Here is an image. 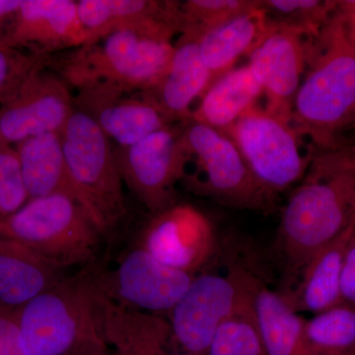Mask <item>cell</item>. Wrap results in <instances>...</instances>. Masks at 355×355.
Instances as JSON below:
<instances>
[{
    "label": "cell",
    "instance_id": "cell-31",
    "mask_svg": "<svg viewBox=\"0 0 355 355\" xmlns=\"http://www.w3.org/2000/svg\"><path fill=\"white\" fill-rule=\"evenodd\" d=\"M0 355H29L12 315L0 314Z\"/></svg>",
    "mask_w": 355,
    "mask_h": 355
},
{
    "label": "cell",
    "instance_id": "cell-29",
    "mask_svg": "<svg viewBox=\"0 0 355 355\" xmlns=\"http://www.w3.org/2000/svg\"><path fill=\"white\" fill-rule=\"evenodd\" d=\"M258 4L259 0H187L180 6L181 33L184 29L202 32Z\"/></svg>",
    "mask_w": 355,
    "mask_h": 355
},
{
    "label": "cell",
    "instance_id": "cell-1",
    "mask_svg": "<svg viewBox=\"0 0 355 355\" xmlns=\"http://www.w3.org/2000/svg\"><path fill=\"white\" fill-rule=\"evenodd\" d=\"M291 125L313 149L350 146L355 132V0H338L311 44Z\"/></svg>",
    "mask_w": 355,
    "mask_h": 355
},
{
    "label": "cell",
    "instance_id": "cell-33",
    "mask_svg": "<svg viewBox=\"0 0 355 355\" xmlns=\"http://www.w3.org/2000/svg\"><path fill=\"white\" fill-rule=\"evenodd\" d=\"M22 0H0V27L9 18H12L14 14L19 8ZM2 35L0 34V41Z\"/></svg>",
    "mask_w": 355,
    "mask_h": 355
},
{
    "label": "cell",
    "instance_id": "cell-24",
    "mask_svg": "<svg viewBox=\"0 0 355 355\" xmlns=\"http://www.w3.org/2000/svg\"><path fill=\"white\" fill-rule=\"evenodd\" d=\"M181 2L160 0H79V19L87 44L99 41L109 33L146 19L173 21L182 30Z\"/></svg>",
    "mask_w": 355,
    "mask_h": 355
},
{
    "label": "cell",
    "instance_id": "cell-6",
    "mask_svg": "<svg viewBox=\"0 0 355 355\" xmlns=\"http://www.w3.org/2000/svg\"><path fill=\"white\" fill-rule=\"evenodd\" d=\"M0 236L20 243L60 270L92 263L103 236L73 198H31L15 214L0 217Z\"/></svg>",
    "mask_w": 355,
    "mask_h": 355
},
{
    "label": "cell",
    "instance_id": "cell-17",
    "mask_svg": "<svg viewBox=\"0 0 355 355\" xmlns=\"http://www.w3.org/2000/svg\"><path fill=\"white\" fill-rule=\"evenodd\" d=\"M198 35L195 29H184L180 34L164 78L147 91L176 123L191 120V106L214 80L200 55Z\"/></svg>",
    "mask_w": 355,
    "mask_h": 355
},
{
    "label": "cell",
    "instance_id": "cell-30",
    "mask_svg": "<svg viewBox=\"0 0 355 355\" xmlns=\"http://www.w3.org/2000/svg\"><path fill=\"white\" fill-rule=\"evenodd\" d=\"M30 200L15 148L0 146V217L15 214Z\"/></svg>",
    "mask_w": 355,
    "mask_h": 355
},
{
    "label": "cell",
    "instance_id": "cell-7",
    "mask_svg": "<svg viewBox=\"0 0 355 355\" xmlns=\"http://www.w3.org/2000/svg\"><path fill=\"white\" fill-rule=\"evenodd\" d=\"M256 279L241 266H231L225 275H196L168 313L178 349L189 355H209L219 329L249 309Z\"/></svg>",
    "mask_w": 355,
    "mask_h": 355
},
{
    "label": "cell",
    "instance_id": "cell-35",
    "mask_svg": "<svg viewBox=\"0 0 355 355\" xmlns=\"http://www.w3.org/2000/svg\"><path fill=\"white\" fill-rule=\"evenodd\" d=\"M2 144V142H1V140H0V146H1Z\"/></svg>",
    "mask_w": 355,
    "mask_h": 355
},
{
    "label": "cell",
    "instance_id": "cell-4",
    "mask_svg": "<svg viewBox=\"0 0 355 355\" xmlns=\"http://www.w3.org/2000/svg\"><path fill=\"white\" fill-rule=\"evenodd\" d=\"M103 287L94 273L62 277L12 315L29 355H108Z\"/></svg>",
    "mask_w": 355,
    "mask_h": 355
},
{
    "label": "cell",
    "instance_id": "cell-32",
    "mask_svg": "<svg viewBox=\"0 0 355 355\" xmlns=\"http://www.w3.org/2000/svg\"><path fill=\"white\" fill-rule=\"evenodd\" d=\"M342 297L343 302L355 308V225L345 251L342 275Z\"/></svg>",
    "mask_w": 355,
    "mask_h": 355
},
{
    "label": "cell",
    "instance_id": "cell-22",
    "mask_svg": "<svg viewBox=\"0 0 355 355\" xmlns=\"http://www.w3.org/2000/svg\"><path fill=\"white\" fill-rule=\"evenodd\" d=\"M15 149L30 200L65 195L76 200L65 160L62 132L35 135L16 144Z\"/></svg>",
    "mask_w": 355,
    "mask_h": 355
},
{
    "label": "cell",
    "instance_id": "cell-2",
    "mask_svg": "<svg viewBox=\"0 0 355 355\" xmlns=\"http://www.w3.org/2000/svg\"><path fill=\"white\" fill-rule=\"evenodd\" d=\"M355 223V146L314 149L282 210L277 251L287 277Z\"/></svg>",
    "mask_w": 355,
    "mask_h": 355
},
{
    "label": "cell",
    "instance_id": "cell-5",
    "mask_svg": "<svg viewBox=\"0 0 355 355\" xmlns=\"http://www.w3.org/2000/svg\"><path fill=\"white\" fill-rule=\"evenodd\" d=\"M62 135L76 202L108 237L127 214L116 149L94 120L77 108Z\"/></svg>",
    "mask_w": 355,
    "mask_h": 355
},
{
    "label": "cell",
    "instance_id": "cell-15",
    "mask_svg": "<svg viewBox=\"0 0 355 355\" xmlns=\"http://www.w3.org/2000/svg\"><path fill=\"white\" fill-rule=\"evenodd\" d=\"M195 277L164 265L139 247L121 259L110 279L100 277V282L107 295L121 305L159 315L172 310Z\"/></svg>",
    "mask_w": 355,
    "mask_h": 355
},
{
    "label": "cell",
    "instance_id": "cell-12",
    "mask_svg": "<svg viewBox=\"0 0 355 355\" xmlns=\"http://www.w3.org/2000/svg\"><path fill=\"white\" fill-rule=\"evenodd\" d=\"M70 86L49 67L40 70L0 105V140L11 146L35 135L62 132L73 113Z\"/></svg>",
    "mask_w": 355,
    "mask_h": 355
},
{
    "label": "cell",
    "instance_id": "cell-21",
    "mask_svg": "<svg viewBox=\"0 0 355 355\" xmlns=\"http://www.w3.org/2000/svg\"><path fill=\"white\" fill-rule=\"evenodd\" d=\"M261 96L263 89L249 65L234 67L212 80L193 110L191 120L225 132L257 106Z\"/></svg>",
    "mask_w": 355,
    "mask_h": 355
},
{
    "label": "cell",
    "instance_id": "cell-18",
    "mask_svg": "<svg viewBox=\"0 0 355 355\" xmlns=\"http://www.w3.org/2000/svg\"><path fill=\"white\" fill-rule=\"evenodd\" d=\"M355 223L310 259L280 292L298 313L319 314L343 303L342 275L345 251Z\"/></svg>",
    "mask_w": 355,
    "mask_h": 355
},
{
    "label": "cell",
    "instance_id": "cell-34",
    "mask_svg": "<svg viewBox=\"0 0 355 355\" xmlns=\"http://www.w3.org/2000/svg\"><path fill=\"white\" fill-rule=\"evenodd\" d=\"M173 345H171V347H167V349H166L165 350H163V352H161L160 355H189L184 354V352L178 349V347H176V349H174V347H173Z\"/></svg>",
    "mask_w": 355,
    "mask_h": 355
},
{
    "label": "cell",
    "instance_id": "cell-14",
    "mask_svg": "<svg viewBox=\"0 0 355 355\" xmlns=\"http://www.w3.org/2000/svg\"><path fill=\"white\" fill-rule=\"evenodd\" d=\"M216 247L211 221L189 203L177 202L153 216L141 239V248L156 260L191 275L212 258Z\"/></svg>",
    "mask_w": 355,
    "mask_h": 355
},
{
    "label": "cell",
    "instance_id": "cell-16",
    "mask_svg": "<svg viewBox=\"0 0 355 355\" xmlns=\"http://www.w3.org/2000/svg\"><path fill=\"white\" fill-rule=\"evenodd\" d=\"M2 43L43 57L87 44L73 0H22Z\"/></svg>",
    "mask_w": 355,
    "mask_h": 355
},
{
    "label": "cell",
    "instance_id": "cell-27",
    "mask_svg": "<svg viewBox=\"0 0 355 355\" xmlns=\"http://www.w3.org/2000/svg\"><path fill=\"white\" fill-rule=\"evenodd\" d=\"M209 355H266L252 320L251 306L219 329Z\"/></svg>",
    "mask_w": 355,
    "mask_h": 355
},
{
    "label": "cell",
    "instance_id": "cell-8",
    "mask_svg": "<svg viewBox=\"0 0 355 355\" xmlns=\"http://www.w3.org/2000/svg\"><path fill=\"white\" fill-rule=\"evenodd\" d=\"M188 162L196 166L188 178L198 193L225 207L270 214L275 198L257 184L232 139L197 121H183Z\"/></svg>",
    "mask_w": 355,
    "mask_h": 355
},
{
    "label": "cell",
    "instance_id": "cell-23",
    "mask_svg": "<svg viewBox=\"0 0 355 355\" xmlns=\"http://www.w3.org/2000/svg\"><path fill=\"white\" fill-rule=\"evenodd\" d=\"M251 316L266 355H298L306 319L279 291L257 277Z\"/></svg>",
    "mask_w": 355,
    "mask_h": 355
},
{
    "label": "cell",
    "instance_id": "cell-11",
    "mask_svg": "<svg viewBox=\"0 0 355 355\" xmlns=\"http://www.w3.org/2000/svg\"><path fill=\"white\" fill-rule=\"evenodd\" d=\"M314 38L270 20L265 37L248 57L263 89L266 111L289 125Z\"/></svg>",
    "mask_w": 355,
    "mask_h": 355
},
{
    "label": "cell",
    "instance_id": "cell-13",
    "mask_svg": "<svg viewBox=\"0 0 355 355\" xmlns=\"http://www.w3.org/2000/svg\"><path fill=\"white\" fill-rule=\"evenodd\" d=\"M74 106L91 116L119 147L132 146L161 128L177 123L147 91L91 86L78 90Z\"/></svg>",
    "mask_w": 355,
    "mask_h": 355
},
{
    "label": "cell",
    "instance_id": "cell-28",
    "mask_svg": "<svg viewBox=\"0 0 355 355\" xmlns=\"http://www.w3.org/2000/svg\"><path fill=\"white\" fill-rule=\"evenodd\" d=\"M49 67V57L11 48L0 41V105L10 100L30 77Z\"/></svg>",
    "mask_w": 355,
    "mask_h": 355
},
{
    "label": "cell",
    "instance_id": "cell-9",
    "mask_svg": "<svg viewBox=\"0 0 355 355\" xmlns=\"http://www.w3.org/2000/svg\"><path fill=\"white\" fill-rule=\"evenodd\" d=\"M225 133L257 184L275 198L300 182L314 150L291 125L258 106L243 114Z\"/></svg>",
    "mask_w": 355,
    "mask_h": 355
},
{
    "label": "cell",
    "instance_id": "cell-26",
    "mask_svg": "<svg viewBox=\"0 0 355 355\" xmlns=\"http://www.w3.org/2000/svg\"><path fill=\"white\" fill-rule=\"evenodd\" d=\"M338 0H261L270 20L316 37L335 10Z\"/></svg>",
    "mask_w": 355,
    "mask_h": 355
},
{
    "label": "cell",
    "instance_id": "cell-3",
    "mask_svg": "<svg viewBox=\"0 0 355 355\" xmlns=\"http://www.w3.org/2000/svg\"><path fill=\"white\" fill-rule=\"evenodd\" d=\"M177 23L146 19L118 28L99 41L49 58V69L77 90L109 85L125 91L153 90L174 53Z\"/></svg>",
    "mask_w": 355,
    "mask_h": 355
},
{
    "label": "cell",
    "instance_id": "cell-25",
    "mask_svg": "<svg viewBox=\"0 0 355 355\" xmlns=\"http://www.w3.org/2000/svg\"><path fill=\"white\" fill-rule=\"evenodd\" d=\"M298 355H355V308L343 302L306 319Z\"/></svg>",
    "mask_w": 355,
    "mask_h": 355
},
{
    "label": "cell",
    "instance_id": "cell-10",
    "mask_svg": "<svg viewBox=\"0 0 355 355\" xmlns=\"http://www.w3.org/2000/svg\"><path fill=\"white\" fill-rule=\"evenodd\" d=\"M116 149L123 181L153 216L176 205L175 187L184 179L189 160L183 123Z\"/></svg>",
    "mask_w": 355,
    "mask_h": 355
},
{
    "label": "cell",
    "instance_id": "cell-20",
    "mask_svg": "<svg viewBox=\"0 0 355 355\" xmlns=\"http://www.w3.org/2000/svg\"><path fill=\"white\" fill-rule=\"evenodd\" d=\"M60 268L20 243L0 236V305L17 310L57 284Z\"/></svg>",
    "mask_w": 355,
    "mask_h": 355
},
{
    "label": "cell",
    "instance_id": "cell-19",
    "mask_svg": "<svg viewBox=\"0 0 355 355\" xmlns=\"http://www.w3.org/2000/svg\"><path fill=\"white\" fill-rule=\"evenodd\" d=\"M270 25V18L259 0L258 6L200 32V55L212 79L234 69L240 58L249 57Z\"/></svg>",
    "mask_w": 355,
    "mask_h": 355
}]
</instances>
